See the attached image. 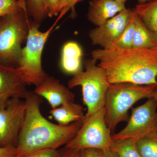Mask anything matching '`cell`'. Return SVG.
Returning <instances> with one entry per match:
<instances>
[{
  "mask_svg": "<svg viewBox=\"0 0 157 157\" xmlns=\"http://www.w3.org/2000/svg\"><path fill=\"white\" fill-rule=\"evenodd\" d=\"M82 48L77 42L70 41L65 43L62 48L60 67L66 74L73 75L83 71L82 58Z\"/></svg>",
  "mask_w": 157,
  "mask_h": 157,
  "instance_id": "cell-14",
  "label": "cell"
},
{
  "mask_svg": "<svg viewBox=\"0 0 157 157\" xmlns=\"http://www.w3.org/2000/svg\"><path fill=\"white\" fill-rule=\"evenodd\" d=\"M82 0H60L58 6L57 12L59 17L56 21H58L67 12L71 10L72 11V17L75 14V6L77 3Z\"/></svg>",
  "mask_w": 157,
  "mask_h": 157,
  "instance_id": "cell-24",
  "label": "cell"
},
{
  "mask_svg": "<svg viewBox=\"0 0 157 157\" xmlns=\"http://www.w3.org/2000/svg\"><path fill=\"white\" fill-rule=\"evenodd\" d=\"M26 9L25 0H0V17Z\"/></svg>",
  "mask_w": 157,
  "mask_h": 157,
  "instance_id": "cell-22",
  "label": "cell"
},
{
  "mask_svg": "<svg viewBox=\"0 0 157 157\" xmlns=\"http://www.w3.org/2000/svg\"><path fill=\"white\" fill-rule=\"evenodd\" d=\"M154 0H137L138 1V5H142L146 3L150 2Z\"/></svg>",
  "mask_w": 157,
  "mask_h": 157,
  "instance_id": "cell-29",
  "label": "cell"
},
{
  "mask_svg": "<svg viewBox=\"0 0 157 157\" xmlns=\"http://www.w3.org/2000/svg\"><path fill=\"white\" fill-rule=\"evenodd\" d=\"M25 101L10 99L5 107H0V146L17 143L25 118Z\"/></svg>",
  "mask_w": 157,
  "mask_h": 157,
  "instance_id": "cell-9",
  "label": "cell"
},
{
  "mask_svg": "<svg viewBox=\"0 0 157 157\" xmlns=\"http://www.w3.org/2000/svg\"><path fill=\"white\" fill-rule=\"evenodd\" d=\"M35 94L45 98L51 107L54 109L62 104L74 102L75 95L62 84L59 80L53 76H48L38 86L34 91Z\"/></svg>",
  "mask_w": 157,
  "mask_h": 157,
  "instance_id": "cell-12",
  "label": "cell"
},
{
  "mask_svg": "<svg viewBox=\"0 0 157 157\" xmlns=\"http://www.w3.org/2000/svg\"><path fill=\"white\" fill-rule=\"evenodd\" d=\"M26 85L18 68L0 63V107L12 98L25 99L29 91Z\"/></svg>",
  "mask_w": 157,
  "mask_h": 157,
  "instance_id": "cell-11",
  "label": "cell"
},
{
  "mask_svg": "<svg viewBox=\"0 0 157 157\" xmlns=\"http://www.w3.org/2000/svg\"><path fill=\"white\" fill-rule=\"evenodd\" d=\"M126 9L124 3L114 0H92L90 2L88 19L94 25L100 26Z\"/></svg>",
  "mask_w": 157,
  "mask_h": 157,
  "instance_id": "cell-13",
  "label": "cell"
},
{
  "mask_svg": "<svg viewBox=\"0 0 157 157\" xmlns=\"http://www.w3.org/2000/svg\"><path fill=\"white\" fill-rule=\"evenodd\" d=\"M97 62L93 59L85 60V70L73 75L68 82L69 88L81 87L82 101L87 108L85 118L104 107L106 94L110 84L105 70L97 66Z\"/></svg>",
  "mask_w": 157,
  "mask_h": 157,
  "instance_id": "cell-4",
  "label": "cell"
},
{
  "mask_svg": "<svg viewBox=\"0 0 157 157\" xmlns=\"http://www.w3.org/2000/svg\"><path fill=\"white\" fill-rule=\"evenodd\" d=\"M133 10L126 9L104 24L90 31L92 44L99 45L103 48L111 47L121 36L132 17Z\"/></svg>",
  "mask_w": 157,
  "mask_h": 157,
  "instance_id": "cell-10",
  "label": "cell"
},
{
  "mask_svg": "<svg viewBox=\"0 0 157 157\" xmlns=\"http://www.w3.org/2000/svg\"><path fill=\"white\" fill-rule=\"evenodd\" d=\"M114 1H117V2H121L124 3L125 4L127 0H114Z\"/></svg>",
  "mask_w": 157,
  "mask_h": 157,
  "instance_id": "cell-31",
  "label": "cell"
},
{
  "mask_svg": "<svg viewBox=\"0 0 157 157\" xmlns=\"http://www.w3.org/2000/svg\"><path fill=\"white\" fill-rule=\"evenodd\" d=\"M154 98L155 99L157 103V86L156 87V89L155 92V94L154 96Z\"/></svg>",
  "mask_w": 157,
  "mask_h": 157,
  "instance_id": "cell-30",
  "label": "cell"
},
{
  "mask_svg": "<svg viewBox=\"0 0 157 157\" xmlns=\"http://www.w3.org/2000/svg\"><path fill=\"white\" fill-rule=\"evenodd\" d=\"M105 115L103 107L86 118L75 137L65 147L78 151L86 149H110L113 141Z\"/></svg>",
  "mask_w": 157,
  "mask_h": 157,
  "instance_id": "cell-7",
  "label": "cell"
},
{
  "mask_svg": "<svg viewBox=\"0 0 157 157\" xmlns=\"http://www.w3.org/2000/svg\"><path fill=\"white\" fill-rule=\"evenodd\" d=\"M91 56L99 61L110 84L157 85V46L125 49L112 45L93 50Z\"/></svg>",
  "mask_w": 157,
  "mask_h": 157,
  "instance_id": "cell-1",
  "label": "cell"
},
{
  "mask_svg": "<svg viewBox=\"0 0 157 157\" xmlns=\"http://www.w3.org/2000/svg\"><path fill=\"white\" fill-rule=\"evenodd\" d=\"M59 157H78L79 151L64 147L59 151Z\"/></svg>",
  "mask_w": 157,
  "mask_h": 157,
  "instance_id": "cell-28",
  "label": "cell"
},
{
  "mask_svg": "<svg viewBox=\"0 0 157 157\" xmlns=\"http://www.w3.org/2000/svg\"><path fill=\"white\" fill-rule=\"evenodd\" d=\"M59 151L56 149L46 148L39 150L24 157H59Z\"/></svg>",
  "mask_w": 157,
  "mask_h": 157,
  "instance_id": "cell-25",
  "label": "cell"
},
{
  "mask_svg": "<svg viewBox=\"0 0 157 157\" xmlns=\"http://www.w3.org/2000/svg\"><path fill=\"white\" fill-rule=\"evenodd\" d=\"M135 139H126L113 141L110 149L117 157H141L137 150Z\"/></svg>",
  "mask_w": 157,
  "mask_h": 157,
  "instance_id": "cell-18",
  "label": "cell"
},
{
  "mask_svg": "<svg viewBox=\"0 0 157 157\" xmlns=\"http://www.w3.org/2000/svg\"><path fill=\"white\" fill-rule=\"evenodd\" d=\"M78 157H117V156L110 149H86L79 151Z\"/></svg>",
  "mask_w": 157,
  "mask_h": 157,
  "instance_id": "cell-23",
  "label": "cell"
},
{
  "mask_svg": "<svg viewBox=\"0 0 157 157\" xmlns=\"http://www.w3.org/2000/svg\"><path fill=\"white\" fill-rule=\"evenodd\" d=\"M135 11L133 10L132 17L123 33L119 39L112 45L125 49L132 48L133 36L135 29Z\"/></svg>",
  "mask_w": 157,
  "mask_h": 157,
  "instance_id": "cell-21",
  "label": "cell"
},
{
  "mask_svg": "<svg viewBox=\"0 0 157 157\" xmlns=\"http://www.w3.org/2000/svg\"><path fill=\"white\" fill-rule=\"evenodd\" d=\"M57 21H56L50 28L44 32L39 29V24L33 21L31 25L26 44L22 48L21 57L17 67L26 85L37 86L48 76L42 68V52Z\"/></svg>",
  "mask_w": 157,
  "mask_h": 157,
  "instance_id": "cell-6",
  "label": "cell"
},
{
  "mask_svg": "<svg viewBox=\"0 0 157 157\" xmlns=\"http://www.w3.org/2000/svg\"><path fill=\"white\" fill-rule=\"evenodd\" d=\"M157 132V103L154 98L132 109L127 125L112 135L113 141L126 139L136 140Z\"/></svg>",
  "mask_w": 157,
  "mask_h": 157,
  "instance_id": "cell-8",
  "label": "cell"
},
{
  "mask_svg": "<svg viewBox=\"0 0 157 157\" xmlns=\"http://www.w3.org/2000/svg\"><path fill=\"white\" fill-rule=\"evenodd\" d=\"M0 20V63L17 64L21 57V45L26 42L32 24L26 9L6 15Z\"/></svg>",
  "mask_w": 157,
  "mask_h": 157,
  "instance_id": "cell-5",
  "label": "cell"
},
{
  "mask_svg": "<svg viewBox=\"0 0 157 157\" xmlns=\"http://www.w3.org/2000/svg\"><path fill=\"white\" fill-rule=\"evenodd\" d=\"M26 10L34 22L39 24L48 17V8L45 0H25Z\"/></svg>",
  "mask_w": 157,
  "mask_h": 157,
  "instance_id": "cell-19",
  "label": "cell"
},
{
  "mask_svg": "<svg viewBox=\"0 0 157 157\" xmlns=\"http://www.w3.org/2000/svg\"><path fill=\"white\" fill-rule=\"evenodd\" d=\"M141 157H157V132L136 141Z\"/></svg>",
  "mask_w": 157,
  "mask_h": 157,
  "instance_id": "cell-20",
  "label": "cell"
},
{
  "mask_svg": "<svg viewBox=\"0 0 157 157\" xmlns=\"http://www.w3.org/2000/svg\"><path fill=\"white\" fill-rule=\"evenodd\" d=\"M48 8V17L58 15L57 10L60 0H45Z\"/></svg>",
  "mask_w": 157,
  "mask_h": 157,
  "instance_id": "cell-27",
  "label": "cell"
},
{
  "mask_svg": "<svg viewBox=\"0 0 157 157\" xmlns=\"http://www.w3.org/2000/svg\"><path fill=\"white\" fill-rule=\"evenodd\" d=\"M157 86L125 82L110 84L106 94L104 107L105 120L111 132L121 122H128L129 110L136 102L144 98H153Z\"/></svg>",
  "mask_w": 157,
  "mask_h": 157,
  "instance_id": "cell-3",
  "label": "cell"
},
{
  "mask_svg": "<svg viewBox=\"0 0 157 157\" xmlns=\"http://www.w3.org/2000/svg\"><path fill=\"white\" fill-rule=\"evenodd\" d=\"M135 11L151 34L157 45V0L137 5Z\"/></svg>",
  "mask_w": 157,
  "mask_h": 157,
  "instance_id": "cell-16",
  "label": "cell"
},
{
  "mask_svg": "<svg viewBox=\"0 0 157 157\" xmlns=\"http://www.w3.org/2000/svg\"><path fill=\"white\" fill-rule=\"evenodd\" d=\"M41 97L29 91L25 98V118L18 136L16 157L46 148L57 149L75 137L82 123L62 126L51 122L40 111Z\"/></svg>",
  "mask_w": 157,
  "mask_h": 157,
  "instance_id": "cell-2",
  "label": "cell"
},
{
  "mask_svg": "<svg viewBox=\"0 0 157 157\" xmlns=\"http://www.w3.org/2000/svg\"><path fill=\"white\" fill-rule=\"evenodd\" d=\"M135 29L132 48H148L156 47L157 44L149 31L135 11Z\"/></svg>",
  "mask_w": 157,
  "mask_h": 157,
  "instance_id": "cell-17",
  "label": "cell"
},
{
  "mask_svg": "<svg viewBox=\"0 0 157 157\" xmlns=\"http://www.w3.org/2000/svg\"><path fill=\"white\" fill-rule=\"evenodd\" d=\"M49 113L58 124L62 126L74 122L82 123L86 116L82 106L74 102H67L52 109Z\"/></svg>",
  "mask_w": 157,
  "mask_h": 157,
  "instance_id": "cell-15",
  "label": "cell"
},
{
  "mask_svg": "<svg viewBox=\"0 0 157 157\" xmlns=\"http://www.w3.org/2000/svg\"><path fill=\"white\" fill-rule=\"evenodd\" d=\"M17 149L13 145L0 146V157H16Z\"/></svg>",
  "mask_w": 157,
  "mask_h": 157,
  "instance_id": "cell-26",
  "label": "cell"
}]
</instances>
